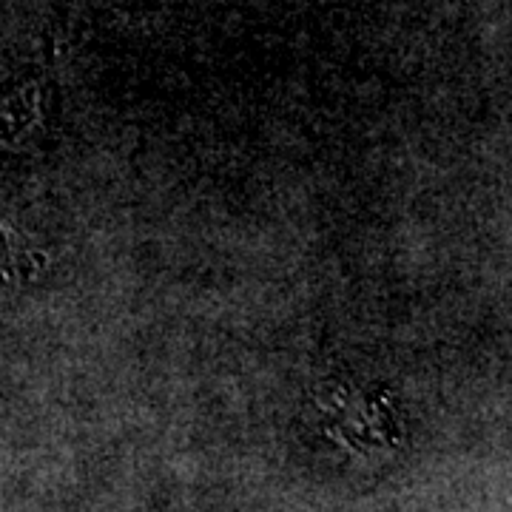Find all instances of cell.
I'll list each match as a JSON object with an SVG mask.
<instances>
[{
    "label": "cell",
    "mask_w": 512,
    "mask_h": 512,
    "mask_svg": "<svg viewBox=\"0 0 512 512\" xmlns=\"http://www.w3.org/2000/svg\"><path fill=\"white\" fill-rule=\"evenodd\" d=\"M32 265H35V262H32V254L20 245L18 237L6 234V231L0 228V276L12 279V276L26 274Z\"/></svg>",
    "instance_id": "cell-1"
}]
</instances>
